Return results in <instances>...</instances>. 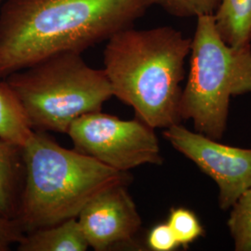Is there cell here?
Wrapping results in <instances>:
<instances>
[{
	"label": "cell",
	"instance_id": "1",
	"mask_svg": "<svg viewBox=\"0 0 251 251\" xmlns=\"http://www.w3.org/2000/svg\"><path fill=\"white\" fill-rule=\"evenodd\" d=\"M148 0H7L0 9V78L63 51L82 53L133 26Z\"/></svg>",
	"mask_w": 251,
	"mask_h": 251
},
{
	"label": "cell",
	"instance_id": "2",
	"mask_svg": "<svg viewBox=\"0 0 251 251\" xmlns=\"http://www.w3.org/2000/svg\"><path fill=\"white\" fill-rule=\"evenodd\" d=\"M106 42L103 71L113 96L154 129L180 124L181 82L191 38L171 26H132Z\"/></svg>",
	"mask_w": 251,
	"mask_h": 251
},
{
	"label": "cell",
	"instance_id": "3",
	"mask_svg": "<svg viewBox=\"0 0 251 251\" xmlns=\"http://www.w3.org/2000/svg\"><path fill=\"white\" fill-rule=\"evenodd\" d=\"M24 179L15 216L24 233L77 218L101 191L127 182L120 172L34 130L22 148Z\"/></svg>",
	"mask_w": 251,
	"mask_h": 251
},
{
	"label": "cell",
	"instance_id": "4",
	"mask_svg": "<svg viewBox=\"0 0 251 251\" xmlns=\"http://www.w3.org/2000/svg\"><path fill=\"white\" fill-rule=\"evenodd\" d=\"M187 82L180 99L181 119L216 141L227 126L233 96L251 93V45L233 47L217 31L212 14L197 17L191 38Z\"/></svg>",
	"mask_w": 251,
	"mask_h": 251
},
{
	"label": "cell",
	"instance_id": "5",
	"mask_svg": "<svg viewBox=\"0 0 251 251\" xmlns=\"http://www.w3.org/2000/svg\"><path fill=\"white\" fill-rule=\"evenodd\" d=\"M5 79L38 131L67 134L75 120L99 112L113 97L103 69L91 67L75 51L50 55Z\"/></svg>",
	"mask_w": 251,
	"mask_h": 251
},
{
	"label": "cell",
	"instance_id": "6",
	"mask_svg": "<svg viewBox=\"0 0 251 251\" xmlns=\"http://www.w3.org/2000/svg\"><path fill=\"white\" fill-rule=\"evenodd\" d=\"M67 135L77 152L120 172L144 165H161L154 128L139 118L122 120L99 112L78 117Z\"/></svg>",
	"mask_w": 251,
	"mask_h": 251
},
{
	"label": "cell",
	"instance_id": "7",
	"mask_svg": "<svg viewBox=\"0 0 251 251\" xmlns=\"http://www.w3.org/2000/svg\"><path fill=\"white\" fill-rule=\"evenodd\" d=\"M163 136L175 150L215 181L222 210L230 209L251 187V149L218 143L180 124L165 128Z\"/></svg>",
	"mask_w": 251,
	"mask_h": 251
},
{
	"label": "cell",
	"instance_id": "8",
	"mask_svg": "<svg viewBox=\"0 0 251 251\" xmlns=\"http://www.w3.org/2000/svg\"><path fill=\"white\" fill-rule=\"evenodd\" d=\"M89 244L96 251L133 246L142 218L126 182L111 185L90 200L77 217Z\"/></svg>",
	"mask_w": 251,
	"mask_h": 251
},
{
	"label": "cell",
	"instance_id": "9",
	"mask_svg": "<svg viewBox=\"0 0 251 251\" xmlns=\"http://www.w3.org/2000/svg\"><path fill=\"white\" fill-rule=\"evenodd\" d=\"M89 244L77 218L25 233L19 251H86Z\"/></svg>",
	"mask_w": 251,
	"mask_h": 251
},
{
	"label": "cell",
	"instance_id": "10",
	"mask_svg": "<svg viewBox=\"0 0 251 251\" xmlns=\"http://www.w3.org/2000/svg\"><path fill=\"white\" fill-rule=\"evenodd\" d=\"M23 179L22 148L0 140V216L15 220Z\"/></svg>",
	"mask_w": 251,
	"mask_h": 251
},
{
	"label": "cell",
	"instance_id": "11",
	"mask_svg": "<svg viewBox=\"0 0 251 251\" xmlns=\"http://www.w3.org/2000/svg\"><path fill=\"white\" fill-rule=\"evenodd\" d=\"M34 132L26 110L6 79L0 81V140L23 148Z\"/></svg>",
	"mask_w": 251,
	"mask_h": 251
},
{
	"label": "cell",
	"instance_id": "12",
	"mask_svg": "<svg viewBox=\"0 0 251 251\" xmlns=\"http://www.w3.org/2000/svg\"><path fill=\"white\" fill-rule=\"evenodd\" d=\"M212 16L225 43L251 45V0H220Z\"/></svg>",
	"mask_w": 251,
	"mask_h": 251
},
{
	"label": "cell",
	"instance_id": "13",
	"mask_svg": "<svg viewBox=\"0 0 251 251\" xmlns=\"http://www.w3.org/2000/svg\"><path fill=\"white\" fill-rule=\"evenodd\" d=\"M227 225L236 251H251V186L230 208Z\"/></svg>",
	"mask_w": 251,
	"mask_h": 251
},
{
	"label": "cell",
	"instance_id": "14",
	"mask_svg": "<svg viewBox=\"0 0 251 251\" xmlns=\"http://www.w3.org/2000/svg\"><path fill=\"white\" fill-rule=\"evenodd\" d=\"M167 224L171 227L179 247L187 248L205 235V230L198 216L185 207L171 208Z\"/></svg>",
	"mask_w": 251,
	"mask_h": 251
},
{
	"label": "cell",
	"instance_id": "15",
	"mask_svg": "<svg viewBox=\"0 0 251 251\" xmlns=\"http://www.w3.org/2000/svg\"><path fill=\"white\" fill-rule=\"evenodd\" d=\"M220 0H148L150 6L161 9L179 18L213 14Z\"/></svg>",
	"mask_w": 251,
	"mask_h": 251
},
{
	"label": "cell",
	"instance_id": "16",
	"mask_svg": "<svg viewBox=\"0 0 251 251\" xmlns=\"http://www.w3.org/2000/svg\"><path fill=\"white\" fill-rule=\"evenodd\" d=\"M147 246L153 251H173L179 248V243L167 223L152 227L147 235Z\"/></svg>",
	"mask_w": 251,
	"mask_h": 251
},
{
	"label": "cell",
	"instance_id": "17",
	"mask_svg": "<svg viewBox=\"0 0 251 251\" xmlns=\"http://www.w3.org/2000/svg\"><path fill=\"white\" fill-rule=\"evenodd\" d=\"M17 222L0 216V251H8L24 236Z\"/></svg>",
	"mask_w": 251,
	"mask_h": 251
},
{
	"label": "cell",
	"instance_id": "18",
	"mask_svg": "<svg viewBox=\"0 0 251 251\" xmlns=\"http://www.w3.org/2000/svg\"><path fill=\"white\" fill-rule=\"evenodd\" d=\"M1 2H2V0H0V4H1Z\"/></svg>",
	"mask_w": 251,
	"mask_h": 251
}]
</instances>
